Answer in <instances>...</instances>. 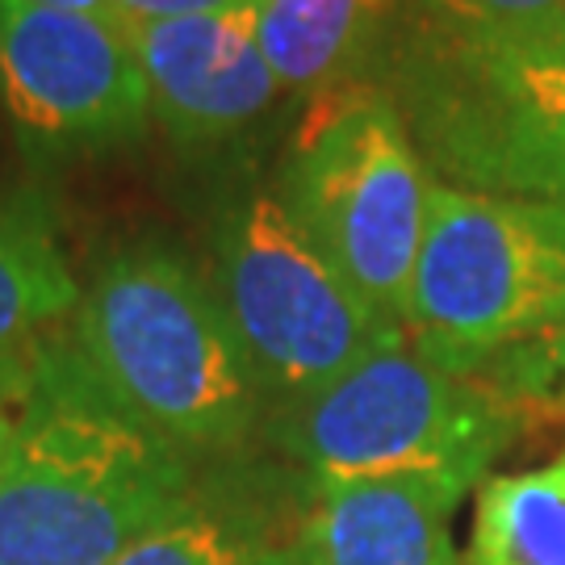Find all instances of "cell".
I'll return each instance as SVG.
<instances>
[{"label":"cell","mask_w":565,"mask_h":565,"mask_svg":"<svg viewBox=\"0 0 565 565\" xmlns=\"http://www.w3.org/2000/svg\"><path fill=\"white\" fill-rule=\"evenodd\" d=\"M431 181L385 88L356 81L306 102L273 189L319 256L403 327Z\"/></svg>","instance_id":"cell-5"},{"label":"cell","mask_w":565,"mask_h":565,"mask_svg":"<svg viewBox=\"0 0 565 565\" xmlns=\"http://www.w3.org/2000/svg\"><path fill=\"white\" fill-rule=\"evenodd\" d=\"M18 369H21V361H13V364H4L0 369V411H4V403L13 398V385H18Z\"/></svg>","instance_id":"cell-18"},{"label":"cell","mask_w":565,"mask_h":565,"mask_svg":"<svg viewBox=\"0 0 565 565\" xmlns=\"http://www.w3.org/2000/svg\"><path fill=\"white\" fill-rule=\"evenodd\" d=\"M0 109L42 168L139 147L156 126L135 34L34 0H0Z\"/></svg>","instance_id":"cell-7"},{"label":"cell","mask_w":565,"mask_h":565,"mask_svg":"<svg viewBox=\"0 0 565 565\" xmlns=\"http://www.w3.org/2000/svg\"><path fill=\"white\" fill-rule=\"evenodd\" d=\"M151 118L189 156L235 151L285 97L264 60L256 4L147 21L135 30Z\"/></svg>","instance_id":"cell-8"},{"label":"cell","mask_w":565,"mask_h":565,"mask_svg":"<svg viewBox=\"0 0 565 565\" xmlns=\"http://www.w3.org/2000/svg\"><path fill=\"white\" fill-rule=\"evenodd\" d=\"M18 390V385H13ZM4 457H9V403L0 411V473H4Z\"/></svg>","instance_id":"cell-20"},{"label":"cell","mask_w":565,"mask_h":565,"mask_svg":"<svg viewBox=\"0 0 565 565\" xmlns=\"http://www.w3.org/2000/svg\"><path fill=\"white\" fill-rule=\"evenodd\" d=\"M457 507L411 478L306 486L298 553L306 565H465L452 545Z\"/></svg>","instance_id":"cell-10"},{"label":"cell","mask_w":565,"mask_h":565,"mask_svg":"<svg viewBox=\"0 0 565 565\" xmlns=\"http://www.w3.org/2000/svg\"><path fill=\"white\" fill-rule=\"evenodd\" d=\"M210 281L256 369L268 415L403 343L289 218L273 181L231 189L210 223Z\"/></svg>","instance_id":"cell-6"},{"label":"cell","mask_w":565,"mask_h":565,"mask_svg":"<svg viewBox=\"0 0 565 565\" xmlns=\"http://www.w3.org/2000/svg\"><path fill=\"white\" fill-rule=\"evenodd\" d=\"M532 419L507 390L427 361L403 340L273 411L264 448L306 486L411 478L461 503Z\"/></svg>","instance_id":"cell-3"},{"label":"cell","mask_w":565,"mask_h":565,"mask_svg":"<svg viewBox=\"0 0 565 565\" xmlns=\"http://www.w3.org/2000/svg\"><path fill=\"white\" fill-rule=\"evenodd\" d=\"M81 289L51 202L30 184L0 181V369L72 323Z\"/></svg>","instance_id":"cell-12"},{"label":"cell","mask_w":565,"mask_h":565,"mask_svg":"<svg viewBox=\"0 0 565 565\" xmlns=\"http://www.w3.org/2000/svg\"><path fill=\"white\" fill-rule=\"evenodd\" d=\"M264 565H306V562H302V553H298V541H294V545L277 548Z\"/></svg>","instance_id":"cell-19"},{"label":"cell","mask_w":565,"mask_h":565,"mask_svg":"<svg viewBox=\"0 0 565 565\" xmlns=\"http://www.w3.org/2000/svg\"><path fill=\"white\" fill-rule=\"evenodd\" d=\"M406 343L465 377L565 331V202L431 181Z\"/></svg>","instance_id":"cell-4"},{"label":"cell","mask_w":565,"mask_h":565,"mask_svg":"<svg viewBox=\"0 0 565 565\" xmlns=\"http://www.w3.org/2000/svg\"><path fill=\"white\" fill-rule=\"evenodd\" d=\"M202 469L97 382L63 323L21 356L9 398L0 565H114Z\"/></svg>","instance_id":"cell-1"},{"label":"cell","mask_w":565,"mask_h":565,"mask_svg":"<svg viewBox=\"0 0 565 565\" xmlns=\"http://www.w3.org/2000/svg\"><path fill=\"white\" fill-rule=\"evenodd\" d=\"M403 0H256V34L285 97L369 81Z\"/></svg>","instance_id":"cell-11"},{"label":"cell","mask_w":565,"mask_h":565,"mask_svg":"<svg viewBox=\"0 0 565 565\" xmlns=\"http://www.w3.org/2000/svg\"><path fill=\"white\" fill-rule=\"evenodd\" d=\"M34 4H46V9H67V13H88V18H105L121 25L118 9H114V0H34ZM126 30V25H121Z\"/></svg>","instance_id":"cell-17"},{"label":"cell","mask_w":565,"mask_h":565,"mask_svg":"<svg viewBox=\"0 0 565 565\" xmlns=\"http://www.w3.org/2000/svg\"><path fill=\"white\" fill-rule=\"evenodd\" d=\"M239 4H256V0H114L121 25L135 34L147 21L189 18V13H218V9H239Z\"/></svg>","instance_id":"cell-16"},{"label":"cell","mask_w":565,"mask_h":565,"mask_svg":"<svg viewBox=\"0 0 565 565\" xmlns=\"http://www.w3.org/2000/svg\"><path fill=\"white\" fill-rule=\"evenodd\" d=\"M482 382L507 390V394L520 398L532 415H541L545 406L562 403L565 398V331L553 335L548 343H541V348L524 352V356H511V361L494 364L490 373H482Z\"/></svg>","instance_id":"cell-15"},{"label":"cell","mask_w":565,"mask_h":565,"mask_svg":"<svg viewBox=\"0 0 565 565\" xmlns=\"http://www.w3.org/2000/svg\"><path fill=\"white\" fill-rule=\"evenodd\" d=\"M306 482L268 448L205 461L193 494L114 565H264L298 541Z\"/></svg>","instance_id":"cell-9"},{"label":"cell","mask_w":565,"mask_h":565,"mask_svg":"<svg viewBox=\"0 0 565 565\" xmlns=\"http://www.w3.org/2000/svg\"><path fill=\"white\" fill-rule=\"evenodd\" d=\"M431 13L494 34H553L565 30V0H419Z\"/></svg>","instance_id":"cell-14"},{"label":"cell","mask_w":565,"mask_h":565,"mask_svg":"<svg viewBox=\"0 0 565 565\" xmlns=\"http://www.w3.org/2000/svg\"><path fill=\"white\" fill-rule=\"evenodd\" d=\"M72 340L130 415L198 461L264 448L268 403L210 268L177 239L105 252L81 289Z\"/></svg>","instance_id":"cell-2"},{"label":"cell","mask_w":565,"mask_h":565,"mask_svg":"<svg viewBox=\"0 0 565 565\" xmlns=\"http://www.w3.org/2000/svg\"><path fill=\"white\" fill-rule=\"evenodd\" d=\"M465 565H565V440L548 461L478 486Z\"/></svg>","instance_id":"cell-13"}]
</instances>
